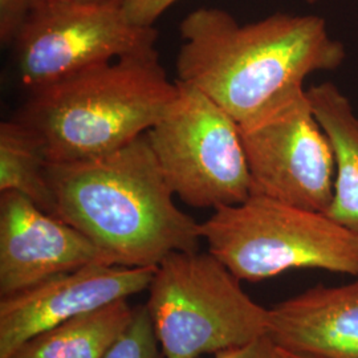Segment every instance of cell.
<instances>
[{
	"label": "cell",
	"mask_w": 358,
	"mask_h": 358,
	"mask_svg": "<svg viewBox=\"0 0 358 358\" xmlns=\"http://www.w3.org/2000/svg\"><path fill=\"white\" fill-rule=\"evenodd\" d=\"M145 304L165 358H199L268 332V308L211 252L179 251L155 269Z\"/></svg>",
	"instance_id": "obj_5"
},
{
	"label": "cell",
	"mask_w": 358,
	"mask_h": 358,
	"mask_svg": "<svg viewBox=\"0 0 358 358\" xmlns=\"http://www.w3.org/2000/svg\"><path fill=\"white\" fill-rule=\"evenodd\" d=\"M307 1H309V3H313V1H316V0H307Z\"/></svg>",
	"instance_id": "obj_21"
},
{
	"label": "cell",
	"mask_w": 358,
	"mask_h": 358,
	"mask_svg": "<svg viewBox=\"0 0 358 358\" xmlns=\"http://www.w3.org/2000/svg\"><path fill=\"white\" fill-rule=\"evenodd\" d=\"M47 176L55 217L113 266L157 267L173 252L199 251L201 223L174 203L146 134L103 157L50 162Z\"/></svg>",
	"instance_id": "obj_2"
},
{
	"label": "cell",
	"mask_w": 358,
	"mask_h": 358,
	"mask_svg": "<svg viewBox=\"0 0 358 358\" xmlns=\"http://www.w3.org/2000/svg\"><path fill=\"white\" fill-rule=\"evenodd\" d=\"M177 80L203 92L238 122L267 113L316 72L345 62L344 44L317 15L275 13L241 24L220 8H198L179 26Z\"/></svg>",
	"instance_id": "obj_1"
},
{
	"label": "cell",
	"mask_w": 358,
	"mask_h": 358,
	"mask_svg": "<svg viewBox=\"0 0 358 358\" xmlns=\"http://www.w3.org/2000/svg\"><path fill=\"white\" fill-rule=\"evenodd\" d=\"M103 358H165L146 306L136 307L134 317L127 331Z\"/></svg>",
	"instance_id": "obj_15"
},
{
	"label": "cell",
	"mask_w": 358,
	"mask_h": 358,
	"mask_svg": "<svg viewBox=\"0 0 358 358\" xmlns=\"http://www.w3.org/2000/svg\"><path fill=\"white\" fill-rule=\"evenodd\" d=\"M177 83V97L146 133L171 192L196 208L242 203L251 176L238 122L203 92Z\"/></svg>",
	"instance_id": "obj_6"
},
{
	"label": "cell",
	"mask_w": 358,
	"mask_h": 358,
	"mask_svg": "<svg viewBox=\"0 0 358 358\" xmlns=\"http://www.w3.org/2000/svg\"><path fill=\"white\" fill-rule=\"evenodd\" d=\"M134 313L128 299L117 300L40 333L10 358H103Z\"/></svg>",
	"instance_id": "obj_13"
},
{
	"label": "cell",
	"mask_w": 358,
	"mask_h": 358,
	"mask_svg": "<svg viewBox=\"0 0 358 358\" xmlns=\"http://www.w3.org/2000/svg\"><path fill=\"white\" fill-rule=\"evenodd\" d=\"M154 27L130 23L122 6L38 0L13 43L22 83L31 92L92 66L153 51Z\"/></svg>",
	"instance_id": "obj_7"
},
{
	"label": "cell",
	"mask_w": 358,
	"mask_h": 358,
	"mask_svg": "<svg viewBox=\"0 0 358 358\" xmlns=\"http://www.w3.org/2000/svg\"><path fill=\"white\" fill-rule=\"evenodd\" d=\"M215 358H288V353L266 334L245 345L219 352Z\"/></svg>",
	"instance_id": "obj_18"
},
{
	"label": "cell",
	"mask_w": 358,
	"mask_h": 358,
	"mask_svg": "<svg viewBox=\"0 0 358 358\" xmlns=\"http://www.w3.org/2000/svg\"><path fill=\"white\" fill-rule=\"evenodd\" d=\"M96 263L110 264L81 231L19 192H0V299Z\"/></svg>",
	"instance_id": "obj_10"
},
{
	"label": "cell",
	"mask_w": 358,
	"mask_h": 358,
	"mask_svg": "<svg viewBox=\"0 0 358 358\" xmlns=\"http://www.w3.org/2000/svg\"><path fill=\"white\" fill-rule=\"evenodd\" d=\"M177 94V80L169 78L153 50L34 90L15 118L38 136L50 162H77L146 134Z\"/></svg>",
	"instance_id": "obj_3"
},
{
	"label": "cell",
	"mask_w": 358,
	"mask_h": 358,
	"mask_svg": "<svg viewBox=\"0 0 358 358\" xmlns=\"http://www.w3.org/2000/svg\"><path fill=\"white\" fill-rule=\"evenodd\" d=\"M201 234L207 251L241 282L306 268L358 278V234L320 211L251 195L214 210Z\"/></svg>",
	"instance_id": "obj_4"
},
{
	"label": "cell",
	"mask_w": 358,
	"mask_h": 358,
	"mask_svg": "<svg viewBox=\"0 0 358 358\" xmlns=\"http://www.w3.org/2000/svg\"><path fill=\"white\" fill-rule=\"evenodd\" d=\"M53 1H65V3H77V4H118L124 6L125 0H53Z\"/></svg>",
	"instance_id": "obj_19"
},
{
	"label": "cell",
	"mask_w": 358,
	"mask_h": 358,
	"mask_svg": "<svg viewBox=\"0 0 358 358\" xmlns=\"http://www.w3.org/2000/svg\"><path fill=\"white\" fill-rule=\"evenodd\" d=\"M155 269L96 263L1 297L0 358L65 321L149 289Z\"/></svg>",
	"instance_id": "obj_9"
},
{
	"label": "cell",
	"mask_w": 358,
	"mask_h": 358,
	"mask_svg": "<svg viewBox=\"0 0 358 358\" xmlns=\"http://www.w3.org/2000/svg\"><path fill=\"white\" fill-rule=\"evenodd\" d=\"M38 0H0V40L13 44Z\"/></svg>",
	"instance_id": "obj_16"
},
{
	"label": "cell",
	"mask_w": 358,
	"mask_h": 358,
	"mask_svg": "<svg viewBox=\"0 0 358 358\" xmlns=\"http://www.w3.org/2000/svg\"><path fill=\"white\" fill-rule=\"evenodd\" d=\"M48 155L38 136L19 120L0 124V192H15L55 215Z\"/></svg>",
	"instance_id": "obj_14"
},
{
	"label": "cell",
	"mask_w": 358,
	"mask_h": 358,
	"mask_svg": "<svg viewBox=\"0 0 358 358\" xmlns=\"http://www.w3.org/2000/svg\"><path fill=\"white\" fill-rule=\"evenodd\" d=\"M178 0H125L122 10L129 22L140 27H154L161 15Z\"/></svg>",
	"instance_id": "obj_17"
},
{
	"label": "cell",
	"mask_w": 358,
	"mask_h": 358,
	"mask_svg": "<svg viewBox=\"0 0 358 358\" xmlns=\"http://www.w3.org/2000/svg\"><path fill=\"white\" fill-rule=\"evenodd\" d=\"M267 336L299 356L358 358V278L309 288L268 308Z\"/></svg>",
	"instance_id": "obj_11"
},
{
	"label": "cell",
	"mask_w": 358,
	"mask_h": 358,
	"mask_svg": "<svg viewBox=\"0 0 358 358\" xmlns=\"http://www.w3.org/2000/svg\"><path fill=\"white\" fill-rule=\"evenodd\" d=\"M312 110L332 146L334 187L327 215L358 234V115L332 83L307 90Z\"/></svg>",
	"instance_id": "obj_12"
},
{
	"label": "cell",
	"mask_w": 358,
	"mask_h": 358,
	"mask_svg": "<svg viewBox=\"0 0 358 358\" xmlns=\"http://www.w3.org/2000/svg\"><path fill=\"white\" fill-rule=\"evenodd\" d=\"M288 353V352H287ZM288 358H310L307 356H299V355H294V353H288Z\"/></svg>",
	"instance_id": "obj_20"
},
{
	"label": "cell",
	"mask_w": 358,
	"mask_h": 358,
	"mask_svg": "<svg viewBox=\"0 0 358 358\" xmlns=\"http://www.w3.org/2000/svg\"><path fill=\"white\" fill-rule=\"evenodd\" d=\"M239 128L251 195L327 213L334 187L332 146L306 88Z\"/></svg>",
	"instance_id": "obj_8"
}]
</instances>
